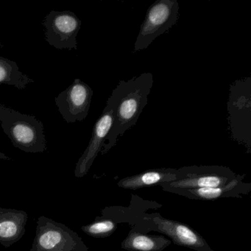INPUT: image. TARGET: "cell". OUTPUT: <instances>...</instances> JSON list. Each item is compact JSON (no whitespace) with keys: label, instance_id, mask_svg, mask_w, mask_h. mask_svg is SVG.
Here are the masks:
<instances>
[{"label":"cell","instance_id":"16","mask_svg":"<svg viewBox=\"0 0 251 251\" xmlns=\"http://www.w3.org/2000/svg\"><path fill=\"white\" fill-rule=\"evenodd\" d=\"M0 159L2 160H11V158L10 157H8V155L4 154L3 152H0Z\"/></svg>","mask_w":251,"mask_h":251},{"label":"cell","instance_id":"14","mask_svg":"<svg viewBox=\"0 0 251 251\" xmlns=\"http://www.w3.org/2000/svg\"><path fill=\"white\" fill-rule=\"evenodd\" d=\"M31 83H34V80L23 74L17 63L0 56V85H9L24 89Z\"/></svg>","mask_w":251,"mask_h":251},{"label":"cell","instance_id":"9","mask_svg":"<svg viewBox=\"0 0 251 251\" xmlns=\"http://www.w3.org/2000/svg\"><path fill=\"white\" fill-rule=\"evenodd\" d=\"M112 125V109L109 105H106L94 126L89 145L76 164L75 170V176L76 177H83L87 174L98 153L102 151L105 139L111 130Z\"/></svg>","mask_w":251,"mask_h":251},{"label":"cell","instance_id":"13","mask_svg":"<svg viewBox=\"0 0 251 251\" xmlns=\"http://www.w3.org/2000/svg\"><path fill=\"white\" fill-rule=\"evenodd\" d=\"M171 241L164 236L148 235L132 230L122 242V248L129 251H162Z\"/></svg>","mask_w":251,"mask_h":251},{"label":"cell","instance_id":"17","mask_svg":"<svg viewBox=\"0 0 251 251\" xmlns=\"http://www.w3.org/2000/svg\"><path fill=\"white\" fill-rule=\"evenodd\" d=\"M0 47H2V45L1 43H0Z\"/></svg>","mask_w":251,"mask_h":251},{"label":"cell","instance_id":"3","mask_svg":"<svg viewBox=\"0 0 251 251\" xmlns=\"http://www.w3.org/2000/svg\"><path fill=\"white\" fill-rule=\"evenodd\" d=\"M81 237L62 223L42 215L30 251H88Z\"/></svg>","mask_w":251,"mask_h":251},{"label":"cell","instance_id":"7","mask_svg":"<svg viewBox=\"0 0 251 251\" xmlns=\"http://www.w3.org/2000/svg\"><path fill=\"white\" fill-rule=\"evenodd\" d=\"M92 96V88L80 79L76 78L55 98V105L67 123L81 122L89 114Z\"/></svg>","mask_w":251,"mask_h":251},{"label":"cell","instance_id":"2","mask_svg":"<svg viewBox=\"0 0 251 251\" xmlns=\"http://www.w3.org/2000/svg\"><path fill=\"white\" fill-rule=\"evenodd\" d=\"M0 123L15 148L27 153L48 150L43 123L34 116L22 114L0 103Z\"/></svg>","mask_w":251,"mask_h":251},{"label":"cell","instance_id":"10","mask_svg":"<svg viewBox=\"0 0 251 251\" xmlns=\"http://www.w3.org/2000/svg\"><path fill=\"white\" fill-rule=\"evenodd\" d=\"M245 176L237 175L236 177L224 186L214 187L199 188V189H181L172 193L185 197L192 200L201 201H216L221 198H241V195H246L251 189L250 183H244Z\"/></svg>","mask_w":251,"mask_h":251},{"label":"cell","instance_id":"6","mask_svg":"<svg viewBox=\"0 0 251 251\" xmlns=\"http://www.w3.org/2000/svg\"><path fill=\"white\" fill-rule=\"evenodd\" d=\"M42 25L45 27V39L58 50H77V36L81 27L80 19L70 11H52Z\"/></svg>","mask_w":251,"mask_h":251},{"label":"cell","instance_id":"4","mask_svg":"<svg viewBox=\"0 0 251 251\" xmlns=\"http://www.w3.org/2000/svg\"><path fill=\"white\" fill-rule=\"evenodd\" d=\"M228 167L222 166H189L177 169V178L159 184L164 191L199 189L224 186L236 177Z\"/></svg>","mask_w":251,"mask_h":251},{"label":"cell","instance_id":"5","mask_svg":"<svg viewBox=\"0 0 251 251\" xmlns=\"http://www.w3.org/2000/svg\"><path fill=\"white\" fill-rule=\"evenodd\" d=\"M179 4L177 0H158L151 5L141 26L134 45V52L147 49L152 42L177 23Z\"/></svg>","mask_w":251,"mask_h":251},{"label":"cell","instance_id":"15","mask_svg":"<svg viewBox=\"0 0 251 251\" xmlns=\"http://www.w3.org/2000/svg\"><path fill=\"white\" fill-rule=\"evenodd\" d=\"M117 228V224L111 219H98L93 223L83 226L82 230L89 236L95 238H105L112 234Z\"/></svg>","mask_w":251,"mask_h":251},{"label":"cell","instance_id":"11","mask_svg":"<svg viewBox=\"0 0 251 251\" xmlns=\"http://www.w3.org/2000/svg\"><path fill=\"white\" fill-rule=\"evenodd\" d=\"M27 218L25 211L0 208V244L8 248L20 241L25 233Z\"/></svg>","mask_w":251,"mask_h":251},{"label":"cell","instance_id":"12","mask_svg":"<svg viewBox=\"0 0 251 251\" xmlns=\"http://www.w3.org/2000/svg\"><path fill=\"white\" fill-rule=\"evenodd\" d=\"M177 178V169H153L139 174L124 177L118 182L117 185L119 187L123 189L136 190L167 182L174 181Z\"/></svg>","mask_w":251,"mask_h":251},{"label":"cell","instance_id":"8","mask_svg":"<svg viewBox=\"0 0 251 251\" xmlns=\"http://www.w3.org/2000/svg\"><path fill=\"white\" fill-rule=\"evenodd\" d=\"M145 219L154 223L157 230L167 235L175 244L197 251H214L198 232L180 222L163 217L159 214L145 216Z\"/></svg>","mask_w":251,"mask_h":251},{"label":"cell","instance_id":"1","mask_svg":"<svg viewBox=\"0 0 251 251\" xmlns=\"http://www.w3.org/2000/svg\"><path fill=\"white\" fill-rule=\"evenodd\" d=\"M153 85L152 73H147L127 81L121 80L114 89L106 105L112 109L113 125L105 139L102 153H106L117 144L119 136L136 125Z\"/></svg>","mask_w":251,"mask_h":251}]
</instances>
